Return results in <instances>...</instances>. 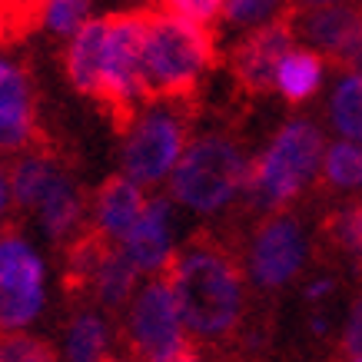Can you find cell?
<instances>
[{
	"mask_svg": "<svg viewBox=\"0 0 362 362\" xmlns=\"http://www.w3.org/2000/svg\"><path fill=\"white\" fill-rule=\"evenodd\" d=\"M352 362H362V356H352Z\"/></svg>",
	"mask_w": 362,
	"mask_h": 362,
	"instance_id": "obj_31",
	"label": "cell"
},
{
	"mask_svg": "<svg viewBox=\"0 0 362 362\" xmlns=\"http://www.w3.org/2000/svg\"><path fill=\"white\" fill-rule=\"evenodd\" d=\"M103 47H107V17H97L77 27V33H70V47L64 54L66 80L90 100L97 97L103 77Z\"/></svg>",
	"mask_w": 362,
	"mask_h": 362,
	"instance_id": "obj_15",
	"label": "cell"
},
{
	"mask_svg": "<svg viewBox=\"0 0 362 362\" xmlns=\"http://www.w3.org/2000/svg\"><path fill=\"white\" fill-rule=\"evenodd\" d=\"M289 0H226L223 7V21L236 23V27H259V23L273 21L276 13H283Z\"/></svg>",
	"mask_w": 362,
	"mask_h": 362,
	"instance_id": "obj_21",
	"label": "cell"
},
{
	"mask_svg": "<svg viewBox=\"0 0 362 362\" xmlns=\"http://www.w3.org/2000/svg\"><path fill=\"white\" fill-rule=\"evenodd\" d=\"M223 64L216 27L143 7V83L150 103L197 100L203 74Z\"/></svg>",
	"mask_w": 362,
	"mask_h": 362,
	"instance_id": "obj_2",
	"label": "cell"
},
{
	"mask_svg": "<svg viewBox=\"0 0 362 362\" xmlns=\"http://www.w3.org/2000/svg\"><path fill=\"white\" fill-rule=\"evenodd\" d=\"M143 206H146V197L136 180H130L127 173L110 176V180H103V187L97 189V199H93V226L110 240H123L143 213Z\"/></svg>",
	"mask_w": 362,
	"mask_h": 362,
	"instance_id": "obj_14",
	"label": "cell"
},
{
	"mask_svg": "<svg viewBox=\"0 0 362 362\" xmlns=\"http://www.w3.org/2000/svg\"><path fill=\"white\" fill-rule=\"evenodd\" d=\"M326 240L339 243L346 252H352V259L362 269V203H356V206H349L346 213L326 223Z\"/></svg>",
	"mask_w": 362,
	"mask_h": 362,
	"instance_id": "obj_22",
	"label": "cell"
},
{
	"mask_svg": "<svg viewBox=\"0 0 362 362\" xmlns=\"http://www.w3.org/2000/svg\"><path fill=\"white\" fill-rule=\"evenodd\" d=\"M44 306V263L13 230L0 233V332L33 322Z\"/></svg>",
	"mask_w": 362,
	"mask_h": 362,
	"instance_id": "obj_8",
	"label": "cell"
},
{
	"mask_svg": "<svg viewBox=\"0 0 362 362\" xmlns=\"http://www.w3.org/2000/svg\"><path fill=\"white\" fill-rule=\"evenodd\" d=\"M180 306V316L203 339H223L243 316L240 250L216 233H197L173 250L160 269Z\"/></svg>",
	"mask_w": 362,
	"mask_h": 362,
	"instance_id": "obj_1",
	"label": "cell"
},
{
	"mask_svg": "<svg viewBox=\"0 0 362 362\" xmlns=\"http://www.w3.org/2000/svg\"><path fill=\"white\" fill-rule=\"evenodd\" d=\"M0 362H57L54 349L40 339L27 336H7L0 342Z\"/></svg>",
	"mask_w": 362,
	"mask_h": 362,
	"instance_id": "obj_25",
	"label": "cell"
},
{
	"mask_svg": "<svg viewBox=\"0 0 362 362\" xmlns=\"http://www.w3.org/2000/svg\"><path fill=\"white\" fill-rule=\"evenodd\" d=\"M306 259V236L289 209L266 213L250 243V273L266 289H279L303 269Z\"/></svg>",
	"mask_w": 362,
	"mask_h": 362,
	"instance_id": "obj_10",
	"label": "cell"
},
{
	"mask_svg": "<svg viewBox=\"0 0 362 362\" xmlns=\"http://www.w3.org/2000/svg\"><path fill=\"white\" fill-rule=\"evenodd\" d=\"M296 33L339 74L362 66V4L296 7Z\"/></svg>",
	"mask_w": 362,
	"mask_h": 362,
	"instance_id": "obj_9",
	"label": "cell"
},
{
	"mask_svg": "<svg viewBox=\"0 0 362 362\" xmlns=\"http://www.w3.org/2000/svg\"><path fill=\"white\" fill-rule=\"evenodd\" d=\"M103 362H120V359H103Z\"/></svg>",
	"mask_w": 362,
	"mask_h": 362,
	"instance_id": "obj_32",
	"label": "cell"
},
{
	"mask_svg": "<svg viewBox=\"0 0 362 362\" xmlns=\"http://www.w3.org/2000/svg\"><path fill=\"white\" fill-rule=\"evenodd\" d=\"M319 83H322V57L316 50H289L283 57V64L276 70V90L283 93L289 103H306L316 97Z\"/></svg>",
	"mask_w": 362,
	"mask_h": 362,
	"instance_id": "obj_17",
	"label": "cell"
},
{
	"mask_svg": "<svg viewBox=\"0 0 362 362\" xmlns=\"http://www.w3.org/2000/svg\"><path fill=\"white\" fill-rule=\"evenodd\" d=\"M246 173L250 163L230 136H199L176 160L170 197L193 213H216L243 189Z\"/></svg>",
	"mask_w": 362,
	"mask_h": 362,
	"instance_id": "obj_5",
	"label": "cell"
},
{
	"mask_svg": "<svg viewBox=\"0 0 362 362\" xmlns=\"http://www.w3.org/2000/svg\"><path fill=\"white\" fill-rule=\"evenodd\" d=\"M150 7L176 13V17H187V21L206 23V27H216V21L223 17L226 0H150Z\"/></svg>",
	"mask_w": 362,
	"mask_h": 362,
	"instance_id": "obj_23",
	"label": "cell"
},
{
	"mask_svg": "<svg viewBox=\"0 0 362 362\" xmlns=\"http://www.w3.org/2000/svg\"><path fill=\"white\" fill-rule=\"evenodd\" d=\"M197 117V100H156L127 130L123 173L140 187L160 183L189 143V123Z\"/></svg>",
	"mask_w": 362,
	"mask_h": 362,
	"instance_id": "obj_6",
	"label": "cell"
},
{
	"mask_svg": "<svg viewBox=\"0 0 362 362\" xmlns=\"http://www.w3.org/2000/svg\"><path fill=\"white\" fill-rule=\"evenodd\" d=\"M120 243L140 273H160L173 252L170 246V199H146L143 213Z\"/></svg>",
	"mask_w": 362,
	"mask_h": 362,
	"instance_id": "obj_13",
	"label": "cell"
},
{
	"mask_svg": "<svg viewBox=\"0 0 362 362\" xmlns=\"http://www.w3.org/2000/svg\"><path fill=\"white\" fill-rule=\"evenodd\" d=\"M322 133L316 123L309 120H293L273 136V143L266 146V153L250 163L246 173V197L256 209L273 213V209H286L293 199L309 187V180L316 176L319 163H322Z\"/></svg>",
	"mask_w": 362,
	"mask_h": 362,
	"instance_id": "obj_3",
	"label": "cell"
},
{
	"mask_svg": "<svg viewBox=\"0 0 362 362\" xmlns=\"http://www.w3.org/2000/svg\"><path fill=\"white\" fill-rule=\"evenodd\" d=\"M47 4L50 0H11L13 13H17V23H21V33L23 37H30L44 27L47 21Z\"/></svg>",
	"mask_w": 362,
	"mask_h": 362,
	"instance_id": "obj_26",
	"label": "cell"
},
{
	"mask_svg": "<svg viewBox=\"0 0 362 362\" xmlns=\"http://www.w3.org/2000/svg\"><path fill=\"white\" fill-rule=\"evenodd\" d=\"M342 346L349 356H362V296L352 303L349 309V322H346V336H342Z\"/></svg>",
	"mask_w": 362,
	"mask_h": 362,
	"instance_id": "obj_27",
	"label": "cell"
},
{
	"mask_svg": "<svg viewBox=\"0 0 362 362\" xmlns=\"http://www.w3.org/2000/svg\"><path fill=\"white\" fill-rule=\"evenodd\" d=\"M183 316L166 279H156L133 299L130 309V346L146 362H160L187 346Z\"/></svg>",
	"mask_w": 362,
	"mask_h": 362,
	"instance_id": "obj_11",
	"label": "cell"
},
{
	"mask_svg": "<svg viewBox=\"0 0 362 362\" xmlns=\"http://www.w3.org/2000/svg\"><path fill=\"white\" fill-rule=\"evenodd\" d=\"M44 136L30 74L17 60L0 54V150H30Z\"/></svg>",
	"mask_w": 362,
	"mask_h": 362,
	"instance_id": "obj_12",
	"label": "cell"
},
{
	"mask_svg": "<svg viewBox=\"0 0 362 362\" xmlns=\"http://www.w3.org/2000/svg\"><path fill=\"white\" fill-rule=\"evenodd\" d=\"M87 13L90 0H50L44 27H50L54 33H77V27L87 23Z\"/></svg>",
	"mask_w": 362,
	"mask_h": 362,
	"instance_id": "obj_24",
	"label": "cell"
},
{
	"mask_svg": "<svg viewBox=\"0 0 362 362\" xmlns=\"http://www.w3.org/2000/svg\"><path fill=\"white\" fill-rule=\"evenodd\" d=\"M296 7H322V4H339V0H293Z\"/></svg>",
	"mask_w": 362,
	"mask_h": 362,
	"instance_id": "obj_30",
	"label": "cell"
},
{
	"mask_svg": "<svg viewBox=\"0 0 362 362\" xmlns=\"http://www.w3.org/2000/svg\"><path fill=\"white\" fill-rule=\"evenodd\" d=\"M319 183L326 189H362V140H339L322 153Z\"/></svg>",
	"mask_w": 362,
	"mask_h": 362,
	"instance_id": "obj_18",
	"label": "cell"
},
{
	"mask_svg": "<svg viewBox=\"0 0 362 362\" xmlns=\"http://www.w3.org/2000/svg\"><path fill=\"white\" fill-rule=\"evenodd\" d=\"M329 117L336 133L346 140H362V74L359 70H342L339 83L332 90Z\"/></svg>",
	"mask_w": 362,
	"mask_h": 362,
	"instance_id": "obj_19",
	"label": "cell"
},
{
	"mask_svg": "<svg viewBox=\"0 0 362 362\" xmlns=\"http://www.w3.org/2000/svg\"><path fill=\"white\" fill-rule=\"evenodd\" d=\"M37 216H40V226L47 230V236L57 243H66L70 236H77L83 230V189L66 176V170L54 176V183L47 187V193L37 203Z\"/></svg>",
	"mask_w": 362,
	"mask_h": 362,
	"instance_id": "obj_16",
	"label": "cell"
},
{
	"mask_svg": "<svg viewBox=\"0 0 362 362\" xmlns=\"http://www.w3.org/2000/svg\"><path fill=\"white\" fill-rule=\"evenodd\" d=\"M7 206H11V176L0 173V220H4Z\"/></svg>",
	"mask_w": 362,
	"mask_h": 362,
	"instance_id": "obj_28",
	"label": "cell"
},
{
	"mask_svg": "<svg viewBox=\"0 0 362 362\" xmlns=\"http://www.w3.org/2000/svg\"><path fill=\"white\" fill-rule=\"evenodd\" d=\"M66 359L70 362H103L107 359V322L93 313L74 319L66 332Z\"/></svg>",
	"mask_w": 362,
	"mask_h": 362,
	"instance_id": "obj_20",
	"label": "cell"
},
{
	"mask_svg": "<svg viewBox=\"0 0 362 362\" xmlns=\"http://www.w3.org/2000/svg\"><path fill=\"white\" fill-rule=\"evenodd\" d=\"M93 100L107 113L113 130L123 136L146 110L150 97L143 83V7L107 17L103 77H100V90Z\"/></svg>",
	"mask_w": 362,
	"mask_h": 362,
	"instance_id": "obj_4",
	"label": "cell"
},
{
	"mask_svg": "<svg viewBox=\"0 0 362 362\" xmlns=\"http://www.w3.org/2000/svg\"><path fill=\"white\" fill-rule=\"evenodd\" d=\"M160 362H199V356L189 346H183L180 352H173V356H166V359H160Z\"/></svg>",
	"mask_w": 362,
	"mask_h": 362,
	"instance_id": "obj_29",
	"label": "cell"
},
{
	"mask_svg": "<svg viewBox=\"0 0 362 362\" xmlns=\"http://www.w3.org/2000/svg\"><path fill=\"white\" fill-rule=\"evenodd\" d=\"M296 40V4L276 13L273 21L252 27L240 44L233 47L230 70L233 83L243 100H259L276 90V70Z\"/></svg>",
	"mask_w": 362,
	"mask_h": 362,
	"instance_id": "obj_7",
	"label": "cell"
}]
</instances>
